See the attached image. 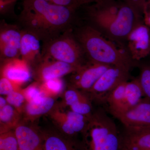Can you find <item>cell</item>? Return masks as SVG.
<instances>
[{"instance_id":"cell-1","label":"cell","mask_w":150,"mask_h":150,"mask_svg":"<svg viewBox=\"0 0 150 150\" xmlns=\"http://www.w3.org/2000/svg\"><path fill=\"white\" fill-rule=\"evenodd\" d=\"M76 10L45 0H23L19 25L37 36L43 43L72 29Z\"/></svg>"},{"instance_id":"cell-2","label":"cell","mask_w":150,"mask_h":150,"mask_svg":"<svg viewBox=\"0 0 150 150\" xmlns=\"http://www.w3.org/2000/svg\"><path fill=\"white\" fill-rule=\"evenodd\" d=\"M88 17L93 26L111 39L126 40L134 27L142 22L141 13L127 3L99 0L87 8Z\"/></svg>"},{"instance_id":"cell-3","label":"cell","mask_w":150,"mask_h":150,"mask_svg":"<svg viewBox=\"0 0 150 150\" xmlns=\"http://www.w3.org/2000/svg\"><path fill=\"white\" fill-rule=\"evenodd\" d=\"M74 33L90 62L110 66L131 67L132 59L129 53L118 49L92 25L82 26Z\"/></svg>"},{"instance_id":"cell-4","label":"cell","mask_w":150,"mask_h":150,"mask_svg":"<svg viewBox=\"0 0 150 150\" xmlns=\"http://www.w3.org/2000/svg\"><path fill=\"white\" fill-rule=\"evenodd\" d=\"M85 150H121V138L114 121L103 110L93 112L84 133Z\"/></svg>"},{"instance_id":"cell-5","label":"cell","mask_w":150,"mask_h":150,"mask_svg":"<svg viewBox=\"0 0 150 150\" xmlns=\"http://www.w3.org/2000/svg\"><path fill=\"white\" fill-rule=\"evenodd\" d=\"M41 56L76 67H81L85 64V54L75 37L73 29L69 30L53 40L43 43Z\"/></svg>"},{"instance_id":"cell-6","label":"cell","mask_w":150,"mask_h":150,"mask_svg":"<svg viewBox=\"0 0 150 150\" xmlns=\"http://www.w3.org/2000/svg\"><path fill=\"white\" fill-rule=\"evenodd\" d=\"M131 67L111 66L105 71L88 93L98 102L106 101L110 93L119 84L126 81Z\"/></svg>"},{"instance_id":"cell-7","label":"cell","mask_w":150,"mask_h":150,"mask_svg":"<svg viewBox=\"0 0 150 150\" xmlns=\"http://www.w3.org/2000/svg\"><path fill=\"white\" fill-rule=\"evenodd\" d=\"M23 29L19 25L10 24L4 21L0 25L1 62L20 58V48Z\"/></svg>"},{"instance_id":"cell-8","label":"cell","mask_w":150,"mask_h":150,"mask_svg":"<svg viewBox=\"0 0 150 150\" xmlns=\"http://www.w3.org/2000/svg\"><path fill=\"white\" fill-rule=\"evenodd\" d=\"M80 67L51 58L42 57L31 67L32 77L35 81L41 83L49 80L62 78L72 74Z\"/></svg>"},{"instance_id":"cell-9","label":"cell","mask_w":150,"mask_h":150,"mask_svg":"<svg viewBox=\"0 0 150 150\" xmlns=\"http://www.w3.org/2000/svg\"><path fill=\"white\" fill-rule=\"evenodd\" d=\"M110 66L89 61L71 74L69 87L88 92Z\"/></svg>"},{"instance_id":"cell-10","label":"cell","mask_w":150,"mask_h":150,"mask_svg":"<svg viewBox=\"0 0 150 150\" xmlns=\"http://www.w3.org/2000/svg\"><path fill=\"white\" fill-rule=\"evenodd\" d=\"M129 54L133 60H140L150 53L149 28L140 22L129 33L126 39Z\"/></svg>"},{"instance_id":"cell-11","label":"cell","mask_w":150,"mask_h":150,"mask_svg":"<svg viewBox=\"0 0 150 150\" xmlns=\"http://www.w3.org/2000/svg\"><path fill=\"white\" fill-rule=\"evenodd\" d=\"M126 129H144L150 127V100L146 97L139 103L118 115Z\"/></svg>"},{"instance_id":"cell-12","label":"cell","mask_w":150,"mask_h":150,"mask_svg":"<svg viewBox=\"0 0 150 150\" xmlns=\"http://www.w3.org/2000/svg\"><path fill=\"white\" fill-rule=\"evenodd\" d=\"M1 63V76L21 86L32 77L31 67L21 58L8 59Z\"/></svg>"},{"instance_id":"cell-13","label":"cell","mask_w":150,"mask_h":150,"mask_svg":"<svg viewBox=\"0 0 150 150\" xmlns=\"http://www.w3.org/2000/svg\"><path fill=\"white\" fill-rule=\"evenodd\" d=\"M18 144V150H43L42 132L36 128L20 122L14 129Z\"/></svg>"},{"instance_id":"cell-14","label":"cell","mask_w":150,"mask_h":150,"mask_svg":"<svg viewBox=\"0 0 150 150\" xmlns=\"http://www.w3.org/2000/svg\"><path fill=\"white\" fill-rule=\"evenodd\" d=\"M40 42L37 36L23 29L20 58L27 62L30 67L36 64L42 57V47Z\"/></svg>"},{"instance_id":"cell-15","label":"cell","mask_w":150,"mask_h":150,"mask_svg":"<svg viewBox=\"0 0 150 150\" xmlns=\"http://www.w3.org/2000/svg\"><path fill=\"white\" fill-rule=\"evenodd\" d=\"M121 149L129 150H150V127L126 129L121 138Z\"/></svg>"},{"instance_id":"cell-16","label":"cell","mask_w":150,"mask_h":150,"mask_svg":"<svg viewBox=\"0 0 150 150\" xmlns=\"http://www.w3.org/2000/svg\"><path fill=\"white\" fill-rule=\"evenodd\" d=\"M42 134L43 150H80L71 138L60 132L50 131Z\"/></svg>"},{"instance_id":"cell-17","label":"cell","mask_w":150,"mask_h":150,"mask_svg":"<svg viewBox=\"0 0 150 150\" xmlns=\"http://www.w3.org/2000/svg\"><path fill=\"white\" fill-rule=\"evenodd\" d=\"M55 105V98L47 96L38 102L27 103L23 113L24 115V121H35L42 115L48 113Z\"/></svg>"},{"instance_id":"cell-18","label":"cell","mask_w":150,"mask_h":150,"mask_svg":"<svg viewBox=\"0 0 150 150\" xmlns=\"http://www.w3.org/2000/svg\"><path fill=\"white\" fill-rule=\"evenodd\" d=\"M21 114L11 105L0 109V134L13 130L20 122Z\"/></svg>"},{"instance_id":"cell-19","label":"cell","mask_w":150,"mask_h":150,"mask_svg":"<svg viewBox=\"0 0 150 150\" xmlns=\"http://www.w3.org/2000/svg\"><path fill=\"white\" fill-rule=\"evenodd\" d=\"M144 96H145L144 94L139 79L133 80L131 81H127L122 113L139 103L143 99V97Z\"/></svg>"},{"instance_id":"cell-20","label":"cell","mask_w":150,"mask_h":150,"mask_svg":"<svg viewBox=\"0 0 150 150\" xmlns=\"http://www.w3.org/2000/svg\"><path fill=\"white\" fill-rule=\"evenodd\" d=\"M127 82H123L117 86L110 93L106 100L110 112L115 118L123 112Z\"/></svg>"},{"instance_id":"cell-21","label":"cell","mask_w":150,"mask_h":150,"mask_svg":"<svg viewBox=\"0 0 150 150\" xmlns=\"http://www.w3.org/2000/svg\"><path fill=\"white\" fill-rule=\"evenodd\" d=\"M40 86L44 95L55 98L63 93L65 83L62 78H56L41 83Z\"/></svg>"},{"instance_id":"cell-22","label":"cell","mask_w":150,"mask_h":150,"mask_svg":"<svg viewBox=\"0 0 150 150\" xmlns=\"http://www.w3.org/2000/svg\"><path fill=\"white\" fill-rule=\"evenodd\" d=\"M26 102L33 103L40 101L46 96L40 88V83L35 81L28 86L22 89Z\"/></svg>"},{"instance_id":"cell-23","label":"cell","mask_w":150,"mask_h":150,"mask_svg":"<svg viewBox=\"0 0 150 150\" xmlns=\"http://www.w3.org/2000/svg\"><path fill=\"white\" fill-rule=\"evenodd\" d=\"M21 89L18 91L13 92L6 96V99L8 104L13 106L21 114H23L27 103Z\"/></svg>"},{"instance_id":"cell-24","label":"cell","mask_w":150,"mask_h":150,"mask_svg":"<svg viewBox=\"0 0 150 150\" xmlns=\"http://www.w3.org/2000/svg\"><path fill=\"white\" fill-rule=\"evenodd\" d=\"M0 150H18V144L13 130L0 134Z\"/></svg>"},{"instance_id":"cell-25","label":"cell","mask_w":150,"mask_h":150,"mask_svg":"<svg viewBox=\"0 0 150 150\" xmlns=\"http://www.w3.org/2000/svg\"><path fill=\"white\" fill-rule=\"evenodd\" d=\"M85 92L69 87L64 92V103L66 106H70L80 101L87 95Z\"/></svg>"},{"instance_id":"cell-26","label":"cell","mask_w":150,"mask_h":150,"mask_svg":"<svg viewBox=\"0 0 150 150\" xmlns=\"http://www.w3.org/2000/svg\"><path fill=\"white\" fill-rule=\"evenodd\" d=\"M88 96L70 106L71 110L90 118L92 115V106Z\"/></svg>"},{"instance_id":"cell-27","label":"cell","mask_w":150,"mask_h":150,"mask_svg":"<svg viewBox=\"0 0 150 150\" xmlns=\"http://www.w3.org/2000/svg\"><path fill=\"white\" fill-rule=\"evenodd\" d=\"M139 80L145 96L150 100V67L142 68Z\"/></svg>"},{"instance_id":"cell-28","label":"cell","mask_w":150,"mask_h":150,"mask_svg":"<svg viewBox=\"0 0 150 150\" xmlns=\"http://www.w3.org/2000/svg\"><path fill=\"white\" fill-rule=\"evenodd\" d=\"M21 86L14 83L11 81L4 77L0 79V93L2 95L7 96L13 92L21 89Z\"/></svg>"},{"instance_id":"cell-29","label":"cell","mask_w":150,"mask_h":150,"mask_svg":"<svg viewBox=\"0 0 150 150\" xmlns=\"http://www.w3.org/2000/svg\"><path fill=\"white\" fill-rule=\"evenodd\" d=\"M48 2L57 5L63 6L76 10L81 6L83 5L82 0H45Z\"/></svg>"},{"instance_id":"cell-30","label":"cell","mask_w":150,"mask_h":150,"mask_svg":"<svg viewBox=\"0 0 150 150\" xmlns=\"http://www.w3.org/2000/svg\"><path fill=\"white\" fill-rule=\"evenodd\" d=\"M18 0H0V12L2 15L14 14L16 4Z\"/></svg>"},{"instance_id":"cell-31","label":"cell","mask_w":150,"mask_h":150,"mask_svg":"<svg viewBox=\"0 0 150 150\" xmlns=\"http://www.w3.org/2000/svg\"><path fill=\"white\" fill-rule=\"evenodd\" d=\"M144 15V21L147 26L150 28V0H147L145 2L142 9Z\"/></svg>"},{"instance_id":"cell-32","label":"cell","mask_w":150,"mask_h":150,"mask_svg":"<svg viewBox=\"0 0 150 150\" xmlns=\"http://www.w3.org/2000/svg\"><path fill=\"white\" fill-rule=\"evenodd\" d=\"M147 1V0H124V2L130 5L141 13H142L144 4Z\"/></svg>"},{"instance_id":"cell-33","label":"cell","mask_w":150,"mask_h":150,"mask_svg":"<svg viewBox=\"0 0 150 150\" xmlns=\"http://www.w3.org/2000/svg\"><path fill=\"white\" fill-rule=\"evenodd\" d=\"M7 104H8V103L5 98L1 96L0 97V109L4 107Z\"/></svg>"},{"instance_id":"cell-34","label":"cell","mask_w":150,"mask_h":150,"mask_svg":"<svg viewBox=\"0 0 150 150\" xmlns=\"http://www.w3.org/2000/svg\"><path fill=\"white\" fill-rule=\"evenodd\" d=\"M82 1L83 2V4H85L93 2H96L99 0H82Z\"/></svg>"},{"instance_id":"cell-35","label":"cell","mask_w":150,"mask_h":150,"mask_svg":"<svg viewBox=\"0 0 150 150\" xmlns=\"http://www.w3.org/2000/svg\"><path fill=\"white\" fill-rule=\"evenodd\" d=\"M121 150H127V149H121Z\"/></svg>"},{"instance_id":"cell-36","label":"cell","mask_w":150,"mask_h":150,"mask_svg":"<svg viewBox=\"0 0 150 150\" xmlns=\"http://www.w3.org/2000/svg\"></svg>"}]
</instances>
